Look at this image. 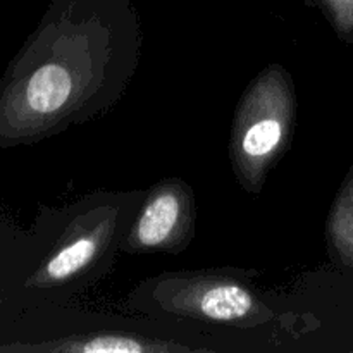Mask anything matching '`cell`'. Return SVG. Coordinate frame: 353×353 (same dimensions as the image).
<instances>
[{
	"mask_svg": "<svg viewBox=\"0 0 353 353\" xmlns=\"http://www.w3.org/2000/svg\"><path fill=\"white\" fill-rule=\"evenodd\" d=\"M299 100L285 65L268 64L241 93L230 134L233 174L247 193L264 190L272 169L290 150Z\"/></svg>",
	"mask_w": 353,
	"mask_h": 353,
	"instance_id": "7a4b0ae2",
	"label": "cell"
},
{
	"mask_svg": "<svg viewBox=\"0 0 353 353\" xmlns=\"http://www.w3.org/2000/svg\"><path fill=\"white\" fill-rule=\"evenodd\" d=\"M254 274L241 269L169 272L147 283L148 300L172 316L252 330L276 317L252 286Z\"/></svg>",
	"mask_w": 353,
	"mask_h": 353,
	"instance_id": "3957f363",
	"label": "cell"
},
{
	"mask_svg": "<svg viewBox=\"0 0 353 353\" xmlns=\"http://www.w3.org/2000/svg\"><path fill=\"white\" fill-rule=\"evenodd\" d=\"M121 219V207L110 203L92 207L74 217L30 276L26 288H57L85 278L103 259L112 257L119 243Z\"/></svg>",
	"mask_w": 353,
	"mask_h": 353,
	"instance_id": "277c9868",
	"label": "cell"
},
{
	"mask_svg": "<svg viewBox=\"0 0 353 353\" xmlns=\"http://www.w3.org/2000/svg\"><path fill=\"white\" fill-rule=\"evenodd\" d=\"M196 230V202L181 178H165L148 190L121 248L130 255L181 254Z\"/></svg>",
	"mask_w": 353,
	"mask_h": 353,
	"instance_id": "5b68a950",
	"label": "cell"
},
{
	"mask_svg": "<svg viewBox=\"0 0 353 353\" xmlns=\"http://www.w3.org/2000/svg\"><path fill=\"white\" fill-rule=\"evenodd\" d=\"M323 10L324 17L340 40L353 41V0H309Z\"/></svg>",
	"mask_w": 353,
	"mask_h": 353,
	"instance_id": "ba28073f",
	"label": "cell"
},
{
	"mask_svg": "<svg viewBox=\"0 0 353 353\" xmlns=\"http://www.w3.org/2000/svg\"><path fill=\"white\" fill-rule=\"evenodd\" d=\"M133 0H52L0 79V148L102 119L140 65Z\"/></svg>",
	"mask_w": 353,
	"mask_h": 353,
	"instance_id": "6da1fadb",
	"label": "cell"
},
{
	"mask_svg": "<svg viewBox=\"0 0 353 353\" xmlns=\"http://www.w3.org/2000/svg\"><path fill=\"white\" fill-rule=\"evenodd\" d=\"M7 350L47 352V353H195L209 352L205 348L186 347L162 338L145 336L131 331H92V333L71 334L59 340L40 345H14Z\"/></svg>",
	"mask_w": 353,
	"mask_h": 353,
	"instance_id": "8992f818",
	"label": "cell"
},
{
	"mask_svg": "<svg viewBox=\"0 0 353 353\" xmlns=\"http://www.w3.org/2000/svg\"><path fill=\"white\" fill-rule=\"evenodd\" d=\"M326 243L336 264L353 268V168L327 214Z\"/></svg>",
	"mask_w": 353,
	"mask_h": 353,
	"instance_id": "52a82bcc",
	"label": "cell"
}]
</instances>
